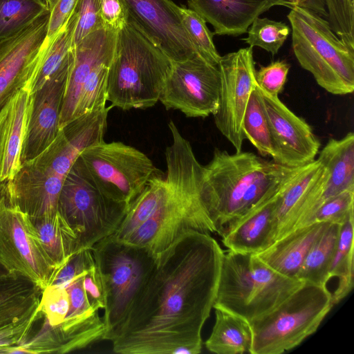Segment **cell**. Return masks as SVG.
<instances>
[{
	"instance_id": "1",
	"label": "cell",
	"mask_w": 354,
	"mask_h": 354,
	"mask_svg": "<svg viewBox=\"0 0 354 354\" xmlns=\"http://www.w3.org/2000/svg\"><path fill=\"white\" fill-rule=\"evenodd\" d=\"M224 251L210 234H183L153 270L115 339L120 354H198L215 301Z\"/></svg>"
},
{
	"instance_id": "2",
	"label": "cell",
	"mask_w": 354,
	"mask_h": 354,
	"mask_svg": "<svg viewBox=\"0 0 354 354\" xmlns=\"http://www.w3.org/2000/svg\"><path fill=\"white\" fill-rule=\"evenodd\" d=\"M168 127L172 141L165 152V189L151 216L124 241L156 258L189 232L216 233L202 196L203 165L172 120Z\"/></svg>"
},
{
	"instance_id": "3",
	"label": "cell",
	"mask_w": 354,
	"mask_h": 354,
	"mask_svg": "<svg viewBox=\"0 0 354 354\" xmlns=\"http://www.w3.org/2000/svg\"><path fill=\"white\" fill-rule=\"evenodd\" d=\"M298 168L252 152L230 154L215 148L212 160L203 165L201 192L216 233L221 236L229 224L279 187Z\"/></svg>"
},
{
	"instance_id": "4",
	"label": "cell",
	"mask_w": 354,
	"mask_h": 354,
	"mask_svg": "<svg viewBox=\"0 0 354 354\" xmlns=\"http://www.w3.org/2000/svg\"><path fill=\"white\" fill-rule=\"evenodd\" d=\"M172 65L171 59L132 22L118 32L106 82L109 107L153 106Z\"/></svg>"
},
{
	"instance_id": "5",
	"label": "cell",
	"mask_w": 354,
	"mask_h": 354,
	"mask_svg": "<svg viewBox=\"0 0 354 354\" xmlns=\"http://www.w3.org/2000/svg\"><path fill=\"white\" fill-rule=\"evenodd\" d=\"M304 283L274 271L254 253L228 250L223 257L213 308L250 322L273 310Z\"/></svg>"
},
{
	"instance_id": "6",
	"label": "cell",
	"mask_w": 354,
	"mask_h": 354,
	"mask_svg": "<svg viewBox=\"0 0 354 354\" xmlns=\"http://www.w3.org/2000/svg\"><path fill=\"white\" fill-rule=\"evenodd\" d=\"M91 251L105 295L103 340L111 342L149 279L157 258L147 249L113 235L98 241Z\"/></svg>"
},
{
	"instance_id": "7",
	"label": "cell",
	"mask_w": 354,
	"mask_h": 354,
	"mask_svg": "<svg viewBox=\"0 0 354 354\" xmlns=\"http://www.w3.org/2000/svg\"><path fill=\"white\" fill-rule=\"evenodd\" d=\"M290 9L292 48L300 66L327 92L352 93L354 50L342 42L324 17L297 6Z\"/></svg>"
},
{
	"instance_id": "8",
	"label": "cell",
	"mask_w": 354,
	"mask_h": 354,
	"mask_svg": "<svg viewBox=\"0 0 354 354\" xmlns=\"http://www.w3.org/2000/svg\"><path fill=\"white\" fill-rule=\"evenodd\" d=\"M326 286L305 282L269 313L249 322L251 354H280L315 333L332 309Z\"/></svg>"
},
{
	"instance_id": "9",
	"label": "cell",
	"mask_w": 354,
	"mask_h": 354,
	"mask_svg": "<svg viewBox=\"0 0 354 354\" xmlns=\"http://www.w3.org/2000/svg\"><path fill=\"white\" fill-rule=\"evenodd\" d=\"M129 207L103 194L76 160L64 178L57 211L83 249L114 234Z\"/></svg>"
},
{
	"instance_id": "10",
	"label": "cell",
	"mask_w": 354,
	"mask_h": 354,
	"mask_svg": "<svg viewBox=\"0 0 354 354\" xmlns=\"http://www.w3.org/2000/svg\"><path fill=\"white\" fill-rule=\"evenodd\" d=\"M77 160L103 194L129 207L157 174L146 154L122 142L102 141L86 149Z\"/></svg>"
},
{
	"instance_id": "11",
	"label": "cell",
	"mask_w": 354,
	"mask_h": 354,
	"mask_svg": "<svg viewBox=\"0 0 354 354\" xmlns=\"http://www.w3.org/2000/svg\"><path fill=\"white\" fill-rule=\"evenodd\" d=\"M0 268L42 290L60 268L46 252L31 218L9 202L5 183H0Z\"/></svg>"
},
{
	"instance_id": "12",
	"label": "cell",
	"mask_w": 354,
	"mask_h": 354,
	"mask_svg": "<svg viewBox=\"0 0 354 354\" xmlns=\"http://www.w3.org/2000/svg\"><path fill=\"white\" fill-rule=\"evenodd\" d=\"M219 90L218 66L196 55L172 62L159 101L167 110H178L188 118H206L218 109Z\"/></svg>"
},
{
	"instance_id": "13",
	"label": "cell",
	"mask_w": 354,
	"mask_h": 354,
	"mask_svg": "<svg viewBox=\"0 0 354 354\" xmlns=\"http://www.w3.org/2000/svg\"><path fill=\"white\" fill-rule=\"evenodd\" d=\"M218 68L220 90L218 106L213 115L214 123L236 151H240L245 140L243 116L256 86L253 47L242 48L221 56Z\"/></svg>"
},
{
	"instance_id": "14",
	"label": "cell",
	"mask_w": 354,
	"mask_h": 354,
	"mask_svg": "<svg viewBox=\"0 0 354 354\" xmlns=\"http://www.w3.org/2000/svg\"><path fill=\"white\" fill-rule=\"evenodd\" d=\"M49 12L0 41V114L18 92L29 88L50 44Z\"/></svg>"
},
{
	"instance_id": "15",
	"label": "cell",
	"mask_w": 354,
	"mask_h": 354,
	"mask_svg": "<svg viewBox=\"0 0 354 354\" xmlns=\"http://www.w3.org/2000/svg\"><path fill=\"white\" fill-rule=\"evenodd\" d=\"M132 22L171 62L198 55L183 25L180 6L171 0H122Z\"/></svg>"
},
{
	"instance_id": "16",
	"label": "cell",
	"mask_w": 354,
	"mask_h": 354,
	"mask_svg": "<svg viewBox=\"0 0 354 354\" xmlns=\"http://www.w3.org/2000/svg\"><path fill=\"white\" fill-rule=\"evenodd\" d=\"M327 171L318 159L299 167L287 180L275 210L276 240L310 225L324 203Z\"/></svg>"
},
{
	"instance_id": "17",
	"label": "cell",
	"mask_w": 354,
	"mask_h": 354,
	"mask_svg": "<svg viewBox=\"0 0 354 354\" xmlns=\"http://www.w3.org/2000/svg\"><path fill=\"white\" fill-rule=\"evenodd\" d=\"M258 88L269 122L274 148L272 160L292 168L313 161L321 144L312 127L290 111L278 96Z\"/></svg>"
},
{
	"instance_id": "18",
	"label": "cell",
	"mask_w": 354,
	"mask_h": 354,
	"mask_svg": "<svg viewBox=\"0 0 354 354\" xmlns=\"http://www.w3.org/2000/svg\"><path fill=\"white\" fill-rule=\"evenodd\" d=\"M71 62L30 93L26 129L21 162L39 155L55 140L59 131V119Z\"/></svg>"
},
{
	"instance_id": "19",
	"label": "cell",
	"mask_w": 354,
	"mask_h": 354,
	"mask_svg": "<svg viewBox=\"0 0 354 354\" xmlns=\"http://www.w3.org/2000/svg\"><path fill=\"white\" fill-rule=\"evenodd\" d=\"M109 109L105 106L76 117L62 127L51 144L30 161L65 178L82 151L104 141Z\"/></svg>"
},
{
	"instance_id": "20",
	"label": "cell",
	"mask_w": 354,
	"mask_h": 354,
	"mask_svg": "<svg viewBox=\"0 0 354 354\" xmlns=\"http://www.w3.org/2000/svg\"><path fill=\"white\" fill-rule=\"evenodd\" d=\"M64 178L28 161L5 182L6 196L13 206L32 219L50 216L57 212Z\"/></svg>"
},
{
	"instance_id": "21",
	"label": "cell",
	"mask_w": 354,
	"mask_h": 354,
	"mask_svg": "<svg viewBox=\"0 0 354 354\" xmlns=\"http://www.w3.org/2000/svg\"><path fill=\"white\" fill-rule=\"evenodd\" d=\"M118 32L99 29L80 41L71 50L69 67L59 119V129L76 116L84 83L98 65L113 56Z\"/></svg>"
},
{
	"instance_id": "22",
	"label": "cell",
	"mask_w": 354,
	"mask_h": 354,
	"mask_svg": "<svg viewBox=\"0 0 354 354\" xmlns=\"http://www.w3.org/2000/svg\"><path fill=\"white\" fill-rule=\"evenodd\" d=\"M299 169V167L297 170ZM295 173L279 187L268 194L245 214L227 225L221 236L223 244L228 250L241 253H257L275 241L277 205L284 185Z\"/></svg>"
},
{
	"instance_id": "23",
	"label": "cell",
	"mask_w": 354,
	"mask_h": 354,
	"mask_svg": "<svg viewBox=\"0 0 354 354\" xmlns=\"http://www.w3.org/2000/svg\"><path fill=\"white\" fill-rule=\"evenodd\" d=\"M188 8L214 28V34L238 37L254 20L275 6L277 0H188Z\"/></svg>"
},
{
	"instance_id": "24",
	"label": "cell",
	"mask_w": 354,
	"mask_h": 354,
	"mask_svg": "<svg viewBox=\"0 0 354 354\" xmlns=\"http://www.w3.org/2000/svg\"><path fill=\"white\" fill-rule=\"evenodd\" d=\"M30 92L23 88L0 114V183L11 180L19 170Z\"/></svg>"
},
{
	"instance_id": "25",
	"label": "cell",
	"mask_w": 354,
	"mask_h": 354,
	"mask_svg": "<svg viewBox=\"0 0 354 354\" xmlns=\"http://www.w3.org/2000/svg\"><path fill=\"white\" fill-rule=\"evenodd\" d=\"M328 224L313 223L298 228L254 254L274 271L297 277L308 251Z\"/></svg>"
},
{
	"instance_id": "26",
	"label": "cell",
	"mask_w": 354,
	"mask_h": 354,
	"mask_svg": "<svg viewBox=\"0 0 354 354\" xmlns=\"http://www.w3.org/2000/svg\"><path fill=\"white\" fill-rule=\"evenodd\" d=\"M42 291L28 279L0 270V330L39 316Z\"/></svg>"
},
{
	"instance_id": "27",
	"label": "cell",
	"mask_w": 354,
	"mask_h": 354,
	"mask_svg": "<svg viewBox=\"0 0 354 354\" xmlns=\"http://www.w3.org/2000/svg\"><path fill=\"white\" fill-rule=\"evenodd\" d=\"M317 159L327 171L324 202L344 190L354 189L353 132L338 140L329 139Z\"/></svg>"
},
{
	"instance_id": "28",
	"label": "cell",
	"mask_w": 354,
	"mask_h": 354,
	"mask_svg": "<svg viewBox=\"0 0 354 354\" xmlns=\"http://www.w3.org/2000/svg\"><path fill=\"white\" fill-rule=\"evenodd\" d=\"M214 309L215 322L205 342L206 348L217 354L250 353L252 343L250 323L228 311Z\"/></svg>"
},
{
	"instance_id": "29",
	"label": "cell",
	"mask_w": 354,
	"mask_h": 354,
	"mask_svg": "<svg viewBox=\"0 0 354 354\" xmlns=\"http://www.w3.org/2000/svg\"><path fill=\"white\" fill-rule=\"evenodd\" d=\"M31 220L46 252L59 268L80 250L75 233L58 211L53 216Z\"/></svg>"
},
{
	"instance_id": "30",
	"label": "cell",
	"mask_w": 354,
	"mask_h": 354,
	"mask_svg": "<svg viewBox=\"0 0 354 354\" xmlns=\"http://www.w3.org/2000/svg\"><path fill=\"white\" fill-rule=\"evenodd\" d=\"M354 214L341 225L337 245L328 270L329 279L337 277L339 283L332 294L333 305L344 299L354 286Z\"/></svg>"
},
{
	"instance_id": "31",
	"label": "cell",
	"mask_w": 354,
	"mask_h": 354,
	"mask_svg": "<svg viewBox=\"0 0 354 354\" xmlns=\"http://www.w3.org/2000/svg\"><path fill=\"white\" fill-rule=\"evenodd\" d=\"M342 225L329 223L308 251L297 277L305 282L326 286L328 270Z\"/></svg>"
},
{
	"instance_id": "32",
	"label": "cell",
	"mask_w": 354,
	"mask_h": 354,
	"mask_svg": "<svg viewBox=\"0 0 354 354\" xmlns=\"http://www.w3.org/2000/svg\"><path fill=\"white\" fill-rule=\"evenodd\" d=\"M76 20L74 10L55 38L49 39L50 44L29 86L30 93L41 86L50 77L70 62Z\"/></svg>"
},
{
	"instance_id": "33",
	"label": "cell",
	"mask_w": 354,
	"mask_h": 354,
	"mask_svg": "<svg viewBox=\"0 0 354 354\" xmlns=\"http://www.w3.org/2000/svg\"><path fill=\"white\" fill-rule=\"evenodd\" d=\"M49 12L44 0H0V41L19 33Z\"/></svg>"
},
{
	"instance_id": "34",
	"label": "cell",
	"mask_w": 354,
	"mask_h": 354,
	"mask_svg": "<svg viewBox=\"0 0 354 354\" xmlns=\"http://www.w3.org/2000/svg\"><path fill=\"white\" fill-rule=\"evenodd\" d=\"M243 132L262 156L274 155V148L268 117L256 84L252 90L243 120Z\"/></svg>"
},
{
	"instance_id": "35",
	"label": "cell",
	"mask_w": 354,
	"mask_h": 354,
	"mask_svg": "<svg viewBox=\"0 0 354 354\" xmlns=\"http://www.w3.org/2000/svg\"><path fill=\"white\" fill-rule=\"evenodd\" d=\"M243 39L251 47H259L272 55L277 54L289 36L291 29L286 24L258 17L249 27Z\"/></svg>"
},
{
	"instance_id": "36",
	"label": "cell",
	"mask_w": 354,
	"mask_h": 354,
	"mask_svg": "<svg viewBox=\"0 0 354 354\" xmlns=\"http://www.w3.org/2000/svg\"><path fill=\"white\" fill-rule=\"evenodd\" d=\"M183 25L197 54L208 63L218 66L221 56L213 41L214 32L207 26L205 21L195 11L180 6Z\"/></svg>"
},
{
	"instance_id": "37",
	"label": "cell",
	"mask_w": 354,
	"mask_h": 354,
	"mask_svg": "<svg viewBox=\"0 0 354 354\" xmlns=\"http://www.w3.org/2000/svg\"><path fill=\"white\" fill-rule=\"evenodd\" d=\"M111 61L98 65L86 80L75 118L106 106V82Z\"/></svg>"
},
{
	"instance_id": "38",
	"label": "cell",
	"mask_w": 354,
	"mask_h": 354,
	"mask_svg": "<svg viewBox=\"0 0 354 354\" xmlns=\"http://www.w3.org/2000/svg\"><path fill=\"white\" fill-rule=\"evenodd\" d=\"M332 30L354 50V0H324Z\"/></svg>"
},
{
	"instance_id": "39",
	"label": "cell",
	"mask_w": 354,
	"mask_h": 354,
	"mask_svg": "<svg viewBox=\"0 0 354 354\" xmlns=\"http://www.w3.org/2000/svg\"><path fill=\"white\" fill-rule=\"evenodd\" d=\"M69 307V297L65 286L51 284L43 290L40 311L50 326H59L65 321Z\"/></svg>"
},
{
	"instance_id": "40",
	"label": "cell",
	"mask_w": 354,
	"mask_h": 354,
	"mask_svg": "<svg viewBox=\"0 0 354 354\" xmlns=\"http://www.w3.org/2000/svg\"><path fill=\"white\" fill-rule=\"evenodd\" d=\"M354 189L344 190L326 201L317 209L313 223L342 225L353 215Z\"/></svg>"
},
{
	"instance_id": "41",
	"label": "cell",
	"mask_w": 354,
	"mask_h": 354,
	"mask_svg": "<svg viewBox=\"0 0 354 354\" xmlns=\"http://www.w3.org/2000/svg\"><path fill=\"white\" fill-rule=\"evenodd\" d=\"M75 11L77 20L73 47L91 32L104 28L100 16V0H78Z\"/></svg>"
},
{
	"instance_id": "42",
	"label": "cell",
	"mask_w": 354,
	"mask_h": 354,
	"mask_svg": "<svg viewBox=\"0 0 354 354\" xmlns=\"http://www.w3.org/2000/svg\"><path fill=\"white\" fill-rule=\"evenodd\" d=\"M290 64L285 60H277L262 66L255 72L257 85L266 93L278 96L283 89Z\"/></svg>"
},
{
	"instance_id": "43",
	"label": "cell",
	"mask_w": 354,
	"mask_h": 354,
	"mask_svg": "<svg viewBox=\"0 0 354 354\" xmlns=\"http://www.w3.org/2000/svg\"><path fill=\"white\" fill-rule=\"evenodd\" d=\"M103 28L118 32L128 21L127 8L122 0H100Z\"/></svg>"
},
{
	"instance_id": "44",
	"label": "cell",
	"mask_w": 354,
	"mask_h": 354,
	"mask_svg": "<svg viewBox=\"0 0 354 354\" xmlns=\"http://www.w3.org/2000/svg\"><path fill=\"white\" fill-rule=\"evenodd\" d=\"M78 0H56L50 8L46 39H53L75 10Z\"/></svg>"
},
{
	"instance_id": "45",
	"label": "cell",
	"mask_w": 354,
	"mask_h": 354,
	"mask_svg": "<svg viewBox=\"0 0 354 354\" xmlns=\"http://www.w3.org/2000/svg\"><path fill=\"white\" fill-rule=\"evenodd\" d=\"M83 285L91 306L96 310H104L105 308L104 290L95 262L86 271Z\"/></svg>"
},
{
	"instance_id": "46",
	"label": "cell",
	"mask_w": 354,
	"mask_h": 354,
	"mask_svg": "<svg viewBox=\"0 0 354 354\" xmlns=\"http://www.w3.org/2000/svg\"><path fill=\"white\" fill-rule=\"evenodd\" d=\"M39 316H32L0 330V350L24 344Z\"/></svg>"
},
{
	"instance_id": "47",
	"label": "cell",
	"mask_w": 354,
	"mask_h": 354,
	"mask_svg": "<svg viewBox=\"0 0 354 354\" xmlns=\"http://www.w3.org/2000/svg\"><path fill=\"white\" fill-rule=\"evenodd\" d=\"M282 6L290 8L293 6H297L313 11L323 17H328L326 3L324 0H277Z\"/></svg>"
},
{
	"instance_id": "48",
	"label": "cell",
	"mask_w": 354,
	"mask_h": 354,
	"mask_svg": "<svg viewBox=\"0 0 354 354\" xmlns=\"http://www.w3.org/2000/svg\"><path fill=\"white\" fill-rule=\"evenodd\" d=\"M44 1L47 3L50 10L53 6L54 3L56 1V0H44Z\"/></svg>"
},
{
	"instance_id": "49",
	"label": "cell",
	"mask_w": 354,
	"mask_h": 354,
	"mask_svg": "<svg viewBox=\"0 0 354 354\" xmlns=\"http://www.w3.org/2000/svg\"><path fill=\"white\" fill-rule=\"evenodd\" d=\"M0 270H1V269L0 268Z\"/></svg>"
}]
</instances>
